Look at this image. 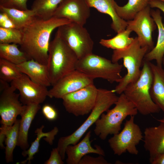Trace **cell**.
Masks as SVG:
<instances>
[{
  "label": "cell",
  "mask_w": 164,
  "mask_h": 164,
  "mask_svg": "<svg viewBox=\"0 0 164 164\" xmlns=\"http://www.w3.org/2000/svg\"><path fill=\"white\" fill-rule=\"evenodd\" d=\"M71 22L68 19L55 16L47 19L36 17L20 29L22 35L20 50L28 60L33 59L47 65L52 32L56 28Z\"/></svg>",
  "instance_id": "6da1fadb"
},
{
  "label": "cell",
  "mask_w": 164,
  "mask_h": 164,
  "mask_svg": "<svg viewBox=\"0 0 164 164\" xmlns=\"http://www.w3.org/2000/svg\"><path fill=\"white\" fill-rule=\"evenodd\" d=\"M78 60L74 52L56 33L50 43L46 65L51 86L76 70Z\"/></svg>",
  "instance_id": "7a4b0ae2"
},
{
  "label": "cell",
  "mask_w": 164,
  "mask_h": 164,
  "mask_svg": "<svg viewBox=\"0 0 164 164\" xmlns=\"http://www.w3.org/2000/svg\"><path fill=\"white\" fill-rule=\"evenodd\" d=\"M142 66L139 78L128 85L123 93L135 105L138 112L147 115L158 113L161 110L153 102L150 94L153 77L149 61L144 59Z\"/></svg>",
  "instance_id": "3957f363"
},
{
  "label": "cell",
  "mask_w": 164,
  "mask_h": 164,
  "mask_svg": "<svg viewBox=\"0 0 164 164\" xmlns=\"http://www.w3.org/2000/svg\"><path fill=\"white\" fill-rule=\"evenodd\" d=\"M116 94L113 90L98 89L95 106L87 118L71 134L62 137L59 139L57 148L63 160L65 158L67 147L70 145H74L77 144L88 129L95 123L101 114L114 104L118 97Z\"/></svg>",
  "instance_id": "277c9868"
},
{
  "label": "cell",
  "mask_w": 164,
  "mask_h": 164,
  "mask_svg": "<svg viewBox=\"0 0 164 164\" xmlns=\"http://www.w3.org/2000/svg\"><path fill=\"white\" fill-rule=\"evenodd\" d=\"M149 50L147 47H142L137 37L131 44L127 48L121 50H114L111 60L118 62L120 59L123 60V66L127 70V73L122 77L115 87L114 91L119 94L123 92L129 84L137 80L141 73V67L142 65L146 54Z\"/></svg>",
  "instance_id": "5b68a950"
},
{
  "label": "cell",
  "mask_w": 164,
  "mask_h": 164,
  "mask_svg": "<svg viewBox=\"0 0 164 164\" xmlns=\"http://www.w3.org/2000/svg\"><path fill=\"white\" fill-rule=\"evenodd\" d=\"M114 104L106 113H102L95 123L94 132L101 140H105L109 135L118 133L124 120L128 116H135L138 112L123 93L120 94Z\"/></svg>",
  "instance_id": "8992f818"
},
{
  "label": "cell",
  "mask_w": 164,
  "mask_h": 164,
  "mask_svg": "<svg viewBox=\"0 0 164 164\" xmlns=\"http://www.w3.org/2000/svg\"><path fill=\"white\" fill-rule=\"evenodd\" d=\"M123 65L93 54L79 59L76 70L93 79L101 78L111 83H118Z\"/></svg>",
  "instance_id": "52a82bcc"
},
{
  "label": "cell",
  "mask_w": 164,
  "mask_h": 164,
  "mask_svg": "<svg viewBox=\"0 0 164 164\" xmlns=\"http://www.w3.org/2000/svg\"><path fill=\"white\" fill-rule=\"evenodd\" d=\"M56 33L74 52L78 60L93 53L94 42L84 26L71 22L59 27Z\"/></svg>",
  "instance_id": "ba28073f"
},
{
  "label": "cell",
  "mask_w": 164,
  "mask_h": 164,
  "mask_svg": "<svg viewBox=\"0 0 164 164\" xmlns=\"http://www.w3.org/2000/svg\"><path fill=\"white\" fill-rule=\"evenodd\" d=\"M134 118V116H130L126 121L122 130L108 140L114 154L120 156L126 152L134 155L138 154L136 146L143 136L139 126L135 122Z\"/></svg>",
  "instance_id": "9c48e42d"
},
{
  "label": "cell",
  "mask_w": 164,
  "mask_h": 164,
  "mask_svg": "<svg viewBox=\"0 0 164 164\" xmlns=\"http://www.w3.org/2000/svg\"><path fill=\"white\" fill-rule=\"evenodd\" d=\"M98 89L94 84L64 96L61 99L67 111L78 117L90 113L96 101Z\"/></svg>",
  "instance_id": "30bf717a"
},
{
  "label": "cell",
  "mask_w": 164,
  "mask_h": 164,
  "mask_svg": "<svg viewBox=\"0 0 164 164\" xmlns=\"http://www.w3.org/2000/svg\"><path fill=\"white\" fill-rule=\"evenodd\" d=\"M149 5L139 12L132 20H128L127 29L134 31L142 47H147L149 51L154 47L152 33L157 26L151 15Z\"/></svg>",
  "instance_id": "8fae6325"
},
{
  "label": "cell",
  "mask_w": 164,
  "mask_h": 164,
  "mask_svg": "<svg viewBox=\"0 0 164 164\" xmlns=\"http://www.w3.org/2000/svg\"><path fill=\"white\" fill-rule=\"evenodd\" d=\"M16 90L12 85L1 92L0 115L1 126H12L16 120L18 116L21 114L25 105L19 99V94L15 93Z\"/></svg>",
  "instance_id": "7c38bea8"
},
{
  "label": "cell",
  "mask_w": 164,
  "mask_h": 164,
  "mask_svg": "<svg viewBox=\"0 0 164 164\" xmlns=\"http://www.w3.org/2000/svg\"><path fill=\"white\" fill-rule=\"evenodd\" d=\"M11 84L19 91L20 100L24 105L40 104L48 96L47 87L34 82L24 74L12 81Z\"/></svg>",
  "instance_id": "4fadbf2b"
},
{
  "label": "cell",
  "mask_w": 164,
  "mask_h": 164,
  "mask_svg": "<svg viewBox=\"0 0 164 164\" xmlns=\"http://www.w3.org/2000/svg\"><path fill=\"white\" fill-rule=\"evenodd\" d=\"M93 79L76 70L59 80L48 90V97L62 99L65 95L94 84Z\"/></svg>",
  "instance_id": "5bb4252c"
},
{
  "label": "cell",
  "mask_w": 164,
  "mask_h": 164,
  "mask_svg": "<svg viewBox=\"0 0 164 164\" xmlns=\"http://www.w3.org/2000/svg\"><path fill=\"white\" fill-rule=\"evenodd\" d=\"M90 8L85 0H63L53 16L66 19L84 26L90 16Z\"/></svg>",
  "instance_id": "9a60e30c"
},
{
  "label": "cell",
  "mask_w": 164,
  "mask_h": 164,
  "mask_svg": "<svg viewBox=\"0 0 164 164\" xmlns=\"http://www.w3.org/2000/svg\"><path fill=\"white\" fill-rule=\"evenodd\" d=\"M144 133V147L149 153L150 162L164 153V123L160 122L156 126L146 128Z\"/></svg>",
  "instance_id": "2e32d148"
},
{
  "label": "cell",
  "mask_w": 164,
  "mask_h": 164,
  "mask_svg": "<svg viewBox=\"0 0 164 164\" xmlns=\"http://www.w3.org/2000/svg\"><path fill=\"white\" fill-rule=\"evenodd\" d=\"M91 136V131H90L80 142L74 145H70L67 147V164H79L82 158L88 154L95 153L105 156V152L101 146L97 145L94 146L95 148L92 146Z\"/></svg>",
  "instance_id": "e0dca14e"
},
{
  "label": "cell",
  "mask_w": 164,
  "mask_h": 164,
  "mask_svg": "<svg viewBox=\"0 0 164 164\" xmlns=\"http://www.w3.org/2000/svg\"><path fill=\"white\" fill-rule=\"evenodd\" d=\"M41 108L39 104H30L25 105L24 109L20 115L17 146L23 151L29 147L28 142L29 130L36 114Z\"/></svg>",
  "instance_id": "ac0fdd59"
},
{
  "label": "cell",
  "mask_w": 164,
  "mask_h": 164,
  "mask_svg": "<svg viewBox=\"0 0 164 164\" xmlns=\"http://www.w3.org/2000/svg\"><path fill=\"white\" fill-rule=\"evenodd\" d=\"M88 6L94 8L101 13L109 15L112 19L111 28L118 33L125 30L127 21L117 14L114 6V0H85Z\"/></svg>",
  "instance_id": "d6986e66"
},
{
  "label": "cell",
  "mask_w": 164,
  "mask_h": 164,
  "mask_svg": "<svg viewBox=\"0 0 164 164\" xmlns=\"http://www.w3.org/2000/svg\"><path fill=\"white\" fill-rule=\"evenodd\" d=\"M17 66L22 73L34 82L47 87L51 85L46 65L30 59Z\"/></svg>",
  "instance_id": "ffe728a7"
},
{
  "label": "cell",
  "mask_w": 164,
  "mask_h": 164,
  "mask_svg": "<svg viewBox=\"0 0 164 164\" xmlns=\"http://www.w3.org/2000/svg\"><path fill=\"white\" fill-rule=\"evenodd\" d=\"M150 13L157 27L158 35L155 46L146 54L144 60L149 62L155 60L157 65L162 67V61L164 55V26L159 9L152 10Z\"/></svg>",
  "instance_id": "44dd1931"
},
{
  "label": "cell",
  "mask_w": 164,
  "mask_h": 164,
  "mask_svg": "<svg viewBox=\"0 0 164 164\" xmlns=\"http://www.w3.org/2000/svg\"><path fill=\"white\" fill-rule=\"evenodd\" d=\"M152 74L150 94L153 102L164 113V69L149 62Z\"/></svg>",
  "instance_id": "7402d4cb"
},
{
  "label": "cell",
  "mask_w": 164,
  "mask_h": 164,
  "mask_svg": "<svg viewBox=\"0 0 164 164\" xmlns=\"http://www.w3.org/2000/svg\"><path fill=\"white\" fill-rule=\"evenodd\" d=\"M44 127V126L42 125L35 131V132L37 136L36 139L32 142L29 148L26 150L23 151L22 153L23 157H27L25 160L20 162L19 163L25 164L27 163L28 164L31 163L34 156L39 151L40 142L43 138L46 137L44 138V140L50 145H53L55 136L58 132V128L56 127H54L51 131L44 132L43 129Z\"/></svg>",
  "instance_id": "603a6c76"
},
{
  "label": "cell",
  "mask_w": 164,
  "mask_h": 164,
  "mask_svg": "<svg viewBox=\"0 0 164 164\" xmlns=\"http://www.w3.org/2000/svg\"><path fill=\"white\" fill-rule=\"evenodd\" d=\"M1 12L5 13L12 21L16 28L21 29L29 24L36 16L31 9L21 10L0 6Z\"/></svg>",
  "instance_id": "cb8c5ba5"
},
{
  "label": "cell",
  "mask_w": 164,
  "mask_h": 164,
  "mask_svg": "<svg viewBox=\"0 0 164 164\" xmlns=\"http://www.w3.org/2000/svg\"><path fill=\"white\" fill-rule=\"evenodd\" d=\"M148 0H128L122 6H119L115 2L114 6L118 15L125 20L132 19L138 13L149 5Z\"/></svg>",
  "instance_id": "d4e9b609"
},
{
  "label": "cell",
  "mask_w": 164,
  "mask_h": 164,
  "mask_svg": "<svg viewBox=\"0 0 164 164\" xmlns=\"http://www.w3.org/2000/svg\"><path fill=\"white\" fill-rule=\"evenodd\" d=\"M20 121V119H17L12 126H1L5 129V159L7 163L13 161V152L17 145Z\"/></svg>",
  "instance_id": "484cf974"
},
{
  "label": "cell",
  "mask_w": 164,
  "mask_h": 164,
  "mask_svg": "<svg viewBox=\"0 0 164 164\" xmlns=\"http://www.w3.org/2000/svg\"><path fill=\"white\" fill-rule=\"evenodd\" d=\"M132 32L130 30L126 29L117 33L116 36L112 38L101 39L99 43L104 47L114 50H124L129 46L134 40L135 38L129 36Z\"/></svg>",
  "instance_id": "4316f807"
},
{
  "label": "cell",
  "mask_w": 164,
  "mask_h": 164,
  "mask_svg": "<svg viewBox=\"0 0 164 164\" xmlns=\"http://www.w3.org/2000/svg\"><path fill=\"white\" fill-rule=\"evenodd\" d=\"M63 0H34L31 9L36 17L44 19L53 16L58 6Z\"/></svg>",
  "instance_id": "83f0119b"
},
{
  "label": "cell",
  "mask_w": 164,
  "mask_h": 164,
  "mask_svg": "<svg viewBox=\"0 0 164 164\" xmlns=\"http://www.w3.org/2000/svg\"><path fill=\"white\" fill-rule=\"evenodd\" d=\"M0 58L17 65L28 60L25 53L15 43H0Z\"/></svg>",
  "instance_id": "f1b7e54d"
},
{
  "label": "cell",
  "mask_w": 164,
  "mask_h": 164,
  "mask_svg": "<svg viewBox=\"0 0 164 164\" xmlns=\"http://www.w3.org/2000/svg\"><path fill=\"white\" fill-rule=\"evenodd\" d=\"M22 74L17 65L0 58V80L11 82Z\"/></svg>",
  "instance_id": "f546056e"
},
{
  "label": "cell",
  "mask_w": 164,
  "mask_h": 164,
  "mask_svg": "<svg viewBox=\"0 0 164 164\" xmlns=\"http://www.w3.org/2000/svg\"><path fill=\"white\" fill-rule=\"evenodd\" d=\"M22 37V33L20 29L0 27V43H15L20 45Z\"/></svg>",
  "instance_id": "4dcf8cb0"
},
{
  "label": "cell",
  "mask_w": 164,
  "mask_h": 164,
  "mask_svg": "<svg viewBox=\"0 0 164 164\" xmlns=\"http://www.w3.org/2000/svg\"><path fill=\"white\" fill-rule=\"evenodd\" d=\"M28 0H0V6L8 8L27 10Z\"/></svg>",
  "instance_id": "1f68e13d"
},
{
  "label": "cell",
  "mask_w": 164,
  "mask_h": 164,
  "mask_svg": "<svg viewBox=\"0 0 164 164\" xmlns=\"http://www.w3.org/2000/svg\"><path fill=\"white\" fill-rule=\"evenodd\" d=\"M42 112L45 117L48 120L53 121L58 117V113L56 109L49 104H45L42 108Z\"/></svg>",
  "instance_id": "d6a6232c"
},
{
  "label": "cell",
  "mask_w": 164,
  "mask_h": 164,
  "mask_svg": "<svg viewBox=\"0 0 164 164\" xmlns=\"http://www.w3.org/2000/svg\"><path fill=\"white\" fill-rule=\"evenodd\" d=\"M102 155L94 157L87 155L84 156L79 164H109Z\"/></svg>",
  "instance_id": "836d02e7"
},
{
  "label": "cell",
  "mask_w": 164,
  "mask_h": 164,
  "mask_svg": "<svg viewBox=\"0 0 164 164\" xmlns=\"http://www.w3.org/2000/svg\"><path fill=\"white\" fill-rule=\"evenodd\" d=\"M62 157L57 148L52 149L49 159L44 163L45 164H63Z\"/></svg>",
  "instance_id": "e575fe53"
},
{
  "label": "cell",
  "mask_w": 164,
  "mask_h": 164,
  "mask_svg": "<svg viewBox=\"0 0 164 164\" xmlns=\"http://www.w3.org/2000/svg\"><path fill=\"white\" fill-rule=\"evenodd\" d=\"M0 27L6 28H16L15 25L7 15L2 12L0 14Z\"/></svg>",
  "instance_id": "d590c367"
},
{
  "label": "cell",
  "mask_w": 164,
  "mask_h": 164,
  "mask_svg": "<svg viewBox=\"0 0 164 164\" xmlns=\"http://www.w3.org/2000/svg\"><path fill=\"white\" fill-rule=\"evenodd\" d=\"M150 7L156 8L162 11L164 13V2L158 0H150L149 2ZM163 25L164 26V24Z\"/></svg>",
  "instance_id": "8d00e7d4"
},
{
  "label": "cell",
  "mask_w": 164,
  "mask_h": 164,
  "mask_svg": "<svg viewBox=\"0 0 164 164\" xmlns=\"http://www.w3.org/2000/svg\"><path fill=\"white\" fill-rule=\"evenodd\" d=\"M6 134L5 129L1 126L0 128V147L2 149H5V146L4 145V142H5Z\"/></svg>",
  "instance_id": "74e56055"
},
{
  "label": "cell",
  "mask_w": 164,
  "mask_h": 164,
  "mask_svg": "<svg viewBox=\"0 0 164 164\" xmlns=\"http://www.w3.org/2000/svg\"><path fill=\"white\" fill-rule=\"evenodd\" d=\"M150 163L152 164H164V153L155 157Z\"/></svg>",
  "instance_id": "f35d334b"
},
{
  "label": "cell",
  "mask_w": 164,
  "mask_h": 164,
  "mask_svg": "<svg viewBox=\"0 0 164 164\" xmlns=\"http://www.w3.org/2000/svg\"><path fill=\"white\" fill-rule=\"evenodd\" d=\"M157 121L160 122L164 123V117L162 119H157Z\"/></svg>",
  "instance_id": "ab89813d"
},
{
  "label": "cell",
  "mask_w": 164,
  "mask_h": 164,
  "mask_svg": "<svg viewBox=\"0 0 164 164\" xmlns=\"http://www.w3.org/2000/svg\"><path fill=\"white\" fill-rule=\"evenodd\" d=\"M162 65H163V66L164 67V55L162 59Z\"/></svg>",
  "instance_id": "60d3db41"
},
{
  "label": "cell",
  "mask_w": 164,
  "mask_h": 164,
  "mask_svg": "<svg viewBox=\"0 0 164 164\" xmlns=\"http://www.w3.org/2000/svg\"><path fill=\"white\" fill-rule=\"evenodd\" d=\"M158 0L164 2V0Z\"/></svg>",
  "instance_id": "b9f144b4"
},
{
  "label": "cell",
  "mask_w": 164,
  "mask_h": 164,
  "mask_svg": "<svg viewBox=\"0 0 164 164\" xmlns=\"http://www.w3.org/2000/svg\"><path fill=\"white\" fill-rule=\"evenodd\" d=\"M148 0L149 1H150V0Z\"/></svg>",
  "instance_id": "7bdbcfd3"
}]
</instances>
